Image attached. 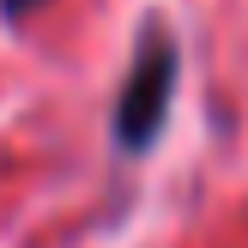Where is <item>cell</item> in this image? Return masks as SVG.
Wrapping results in <instances>:
<instances>
[{"mask_svg":"<svg viewBox=\"0 0 248 248\" xmlns=\"http://www.w3.org/2000/svg\"><path fill=\"white\" fill-rule=\"evenodd\" d=\"M176 85H182V43L170 31L164 12H145L140 31H133V55L121 73L115 109H109V140L115 152L145 157L170 127V109H176Z\"/></svg>","mask_w":248,"mask_h":248,"instance_id":"1","label":"cell"},{"mask_svg":"<svg viewBox=\"0 0 248 248\" xmlns=\"http://www.w3.org/2000/svg\"><path fill=\"white\" fill-rule=\"evenodd\" d=\"M43 6H48V0H0V18H6V24H24L31 12H43Z\"/></svg>","mask_w":248,"mask_h":248,"instance_id":"2","label":"cell"}]
</instances>
